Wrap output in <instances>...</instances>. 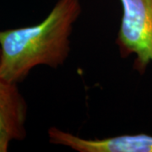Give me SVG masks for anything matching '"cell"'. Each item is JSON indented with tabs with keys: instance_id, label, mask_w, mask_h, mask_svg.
Masks as SVG:
<instances>
[{
	"instance_id": "6da1fadb",
	"label": "cell",
	"mask_w": 152,
	"mask_h": 152,
	"mask_svg": "<svg viewBox=\"0 0 152 152\" xmlns=\"http://www.w3.org/2000/svg\"><path fill=\"white\" fill-rule=\"evenodd\" d=\"M82 10L80 0H58L37 25L0 31V77L18 84L37 66L56 69L64 65Z\"/></svg>"
},
{
	"instance_id": "277c9868",
	"label": "cell",
	"mask_w": 152,
	"mask_h": 152,
	"mask_svg": "<svg viewBox=\"0 0 152 152\" xmlns=\"http://www.w3.org/2000/svg\"><path fill=\"white\" fill-rule=\"evenodd\" d=\"M28 106L16 83L0 77V145L21 141L27 135L26 124Z\"/></svg>"
},
{
	"instance_id": "7a4b0ae2",
	"label": "cell",
	"mask_w": 152,
	"mask_h": 152,
	"mask_svg": "<svg viewBox=\"0 0 152 152\" xmlns=\"http://www.w3.org/2000/svg\"><path fill=\"white\" fill-rule=\"evenodd\" d=\"M123 15L116 38L121 58L134 55L133 68L143 75L152 64V0H119Z\"/></svg>"
},
{
	"instance_id": "5b68a950",
	"label": "cell",
	"mask_w": 152,
	"mask_h": 152,
	"mask_svg": "<svg viewBox=\"0 0 152 152\" xmlns=\"http://www.w3.org/2000/svg\"><path fill=\"white\" fill-rule=\"evenodd\" d=\"M9 150V147L4 146L3 145H0V152H7Z\"/></svg>"
},
{
	"instance_id": "3957f363",
	"label": "cell",
	"mask_w": 152,
	"mask_h": 152,
	"mask_svg": "<svg viewBox=\"0 0 152 152\" xmlns=\"http://www.w3.org/2000/svg\"><path fill=\"white\" fill-rule=\"evenodd\" d=\"M50 144L78 152H152V135L122 134L105 139H85L58 127L48 129Z\"/></svg>"
},
{
	"instance_id": "8992f818",
	"label": "cell",
	"mask_w": 152,
	"mask_h": 152,
	"mask_svg": "<svg viewBox=\"0 0 152 152\" xmlns=\"http://www.w3.org/2000/svg\"><path fill=\"white\" fill-rule=\"evenodd\" d=\"M0 61H1V48H0Z\"/></svg>"
}]
</instances>
